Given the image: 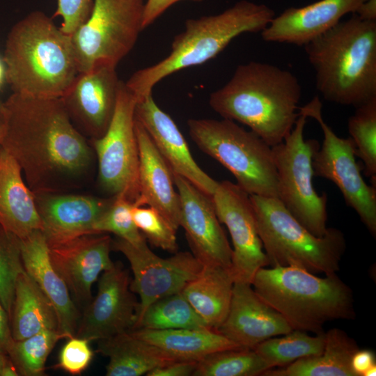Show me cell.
I'll return each mask as SVG.
<instances>
[{
	"label": "cell",
	"instance_id": "1",
	"mask_svg": "<svg viewBox=\"0 0 376 376\" xmlns=\"http://www.w3.org/2000/svg\"><path fill=\"white\" fill-rule=\"evenodd\" d=\"M6 127L0 146L19 166L33 193L81 187L95 152L74 125L61 97L13 93L3 102Z\"/></svg>",
	"mask_w": 376,
	"mask_h": 376
},
{
	"label": "cell",
	"instance_id": "2",
	"mask_svg": "<svg viewBox=\"0 0 376 376\" xmlns=\"http://www.w3.org/2000/svg\"><path fill=\"white\" fill-rule=\"evenodd\" d=\"M301 86L290 71L258 61L239 65L229 81L212 92L211 108L240 123L272 147L283 141L299 116Z\"/></svg>",
	"mask_w": 376,
	"mask_h": 376
},
{
	"label": "cell",
	"instance_id": "3",
	"mask_svg": "<svg viewBox=\"0 0 376 376\" xmlns=\"http://www.w3.org/2000/svg\"><path fill=\"white\" fill-rule=\"evenodd\" d=\"M304 46L324 100L356 108L376 98V21L353 14Z\"/></svg>",
	"mask_w": 376,
	"mask_h": 376
},
{
	"label": "cell",
	"instance_id": "4",
	"mask_svg": "<svg viewBox=\"0 0 376 376\" xmlns=\"http://www.w3.org/2000/svg\"><path fill=\"white\" fill-rule=\"evenodd\" d=\"M3 62L13 93L34 97H62L79 74L70 36L38 10L10 31Z\"/></svg>",
	"mask_w": 376,
	"mask_h": 376
},
{
	"label": "cell",
	"instance_id": "5",
	"mask_svg": "<svg viewBox=\"0 0 376 376\" xmlns=\"http://www.w3.org/2000/svg\"><path fill=\"white\" fill-rule=\"evenodd\" d=\"M275 16L265 4L242 0L220 13L188 19L185 30L175 36L169 54L134 72L125 85L137 99L149 95L165 77L211 60L240 34L261 32Z\"/></svg>",
	"mask_w": 376,
	"mask_h": 376
},
{
	"label": "cell",
	"instance_id": "6",
	"mask_svg": "<svg viewBox=\"0 0 376 376\" xmlns=\"http://www.w3.org/2000/svg\"><path fill=\"white\" fill-rule=\"evenodd\" d=\"M251 285L292 329L319 334L327 322L355 318L352 291L336 273L321 278L296 267H263Z\"/></svg>",
	"mask_w": 376,
	"mask_h": 376
},
{
	"label": "cell",
	"instance_id": "7",
	"mask_svg": "<svg viewBox=\"0 0 376 376\" xmlns=\"http://www.w3.org/2000/svg\"><path fill=\"white\" fill-rule=\"evenodd\" d=\"M258 235L272 267H296L308 272L336 273L345 251L341 230L328 228L322 237L313 235L278 198L250 195Z\"/></svg>",
	"mask_w": 376,
	"mask_h": 376
},
{
	"label": "cell",
	"instance_id": "8",
	"mask_svg": "<svg viewBox=\"0 0 376 376\" xmlns=\"http://www.w3.org/2000/svg\"><path fill=\"white\" fill-rule=\"evenodd\" d=\"M187 126L199 149L226 167L244 191L278 198L272 147L258 135L226 118H191Z\"/></svg>",
	"mask_w": 376,
	"mask_h": 376
},
{
	"label": "cell",
	"instance_id": "9",
	"mask_svg": "<svg viewBox=\"0 0 376 376\" xmlns=\"http://www.w3.org/2000/svg\"><path fill=\"white\" fill-rule=\"evenodd\" d=\"M307 117L300 114L283 141L272 147L277 173L278 198L290 214L317 237L327 231V195H319L313 178V157L320 146L314 139L305 140Z\"/></svg>",
	"mask_w": 376,
	"mask_h": 376
},
{
	"label": "cell",
	"instance_id": "10",
	"mask_svg": "<svg viewBox=\"0 0 376 376\" xmlns=\"http://www.w3.org/2000/svg\"><path fill=\"white\" fill-rule=\"evenodd\" d=\"M143 0H94L86 21L72 35L79 73L98 64L117 66L141 31Z\"/></svg>",
	"mask_w": 376,
	"mask_h": 376
},
{
	"label": "cell",
	"instance_id": "11",
	"mask_svg": "<svg viewBox=\"0 0 376 376\" xmlns=\"http://www.w3.org/2000/svg\"><path fill=\"white\" fill-rule=\"evenodd\" d=\"M137 98L120 81L115 111L106 132L92 139L98 183L111 196H124L135 205L139 197V147L135 131Z\"/></svg>",
	"mask_w": 376,
	"mask_h": 376
},
{
	"label": "cell",
	"instance_id": "12",
	"mask_svg": "<svg viewBox=\"0 0 376 376\" xmlns=\"http://www.w3.org/2000/svg\"><path fill=\"white\" fill-rule=\"evenodd\" d=\"M318 96L299 108V113L313 118L323 134L322 146L313 157L314 176L327 179L340 191L345 202L355 210L373 235L376 234V187L368 185L361 173L352 139L336 135L324 121Z\"/></svg>",
	"mask_w": 376,
	"mask_h": 376
},
{
	"label": "cell",
	"instance_id": "13",
	"mask_svg": "<svg viewBox=\"0 0 376 376\" xmlns=\"http://www.w3.org/2000/svg\"><path fill=\"white\" fill-rule=\"evenodd\" d=\"M111 247L122 253L130 263L134 275L130 289L140 297L136 322L152 302L182 291L203 266L187 251H178L169 258H162L155 254L147 243L134 246L116 237L112 240Z\"/></svg>",
	"mask_w": 376,
	"mask_h": 376
},
{
	"label": "cell",
	"instance_id": "14",
	"mask_svg": "<svg viewBox=\"0 0 376 376\" xmlns=\"http://www.w3.org/2000/svg\"><path fill=\"white\" fill-rule=\"evenodd\" d=\"M212 197L217 217L231 237L235 282L251 284L257 271L269 265V261L258 235L250 195L236 183L224 180L219 182Z\"/></svg>",
	"mask_w": 376,
	"mask_h": 376
},
{
	"label": "cell",
	"instance_id": "15",
	"mask_svg": "<svg viewBox=\"0 0 376 376\" xmlns=\"http://www.w3.org/2000/svg\"><path fill=\"white\" fill-rule=\"evenodd\" d=\"M130 283L129 270L119 262L104 271L96 296L84 308L75 336L97 341L133 330L139 301Z\"/></svg>",
	"mask_w": 376,
	"mask_h": 376
},
{
	"label": "cell",
	"instance_id": "16",
	"mask_svg": "<svg viewBox=\"0 0 376 376\" xmlns=\"http://www.w3.org/2000/svg\"><path fill=\"white\" fill-rule=\"evenodd\" d=\"M180 198V221L192 251L203 265L231 267L232 248L217 217L212 196L173 173Z\"/></svg>",
	"mask_w": 376,
	"mask_h": 376
},
{
	"label": "cell",
	"instance_id": "17",
	"mask_svg": "<svg viewBox=\"0 0 376 376\" xmlns=\"http://www.w3.org/2000/svg\"><path fill=\"white\" fill-rule=\"evenodd\" d=\"M116 68L98 64L79 72L61 97L74 125L92 139L103 136L112 119L120 81Z\"/></svg>",
	"mask_w": 376,
	"mask_h": 376
},
{
	"label": "cell",
	"instance_id": "18",
	"mask_svg": "<svg viewBox=\"0 0 376 376\" xmlns=\"http://www.w3.org/2000/svg\"><path fill=\"white\" fill-rule=\"evenodd\" d=\"M112 240L106 233H93L48 246L53 267L72 299L84 308L92 299L91 288L99 275L114 264L110 258Z\"/></svg>",
	"mask_w": 376,
	"mask_h": 376
},
{
	"label": "cell",
	"instance_id": "19",
	"mask_svg": "<svg viewBox=\"0 0 376 376\" xmlns=\"http://www.w3.org/2000/svg\"><path fill=\"white\" fill-rule=\"evenodd\" d=\"M33 195L48 246L95 233V223L114 198L66 192Z\"/></svg>",
	"mask_w": 376,
	"mask_h": 376
},
{
	"label": "cell",
	"instance_id": "20",
	"mask_svg": "<svg viewBox=\"0 0 376 376\" xmlns=\"http://www.w3.org/2000/svg\"><path fill=\"white\" fill-rule=\"evenodd\" d=\"M135 117L145 128L171 171L184 177L205 194L212 196L219 182L207 175L195 162L177 125L158 107L152 93L137 99Z\"/></svg>",
	"mask_w": 376,
	"mask_h": 376
},
{
	"label": "cell",
	"instance_id": "21",
	"mask_svg": "<svg viewBox=\"0 0 376 376\" xmlns=\"http://www.w3.org/2000/svg\"><path fill=\"white\" fill-rule=\"evenodd\" d=\"M292 329L285 318L262 300L251 284L235 282L227 315L217 331L243 348L253 349Z\"/></svg>",
	"mask_w": 376,
	"mask_h": 376
},
{
	"label": "cell",
	"instance_id": "22",
	"mask_svg": "<svg viewBox=\"0 0 376 376\" xmlns=\"http://www.w3.org/2000/svg\"><path fill=\"white\" fill-rule=\"evenodd\" d=\"M365 0H320L303 7H290L275 16L261 33L269 42L304 45L326 32Z\"/></svg>",
	"mask_w": 376,
	"mask_h": 376
},
{
	"label": "cell",
	"instance_id": "23",
	"mask_svg": "<svg viewBox=\"0 0 376 376\" xmlns=\"http://www.w3.org/2000/svg\"><path fill=\"white\" fill-rule=\"evenodd\" d=\"M135 131L139 157V197L134 205H148L156 209L178 230L180 205L172 171L136 117Z\"/></svg>",
	"mask_w": 376,
	"mask_h": 376
},
{
	"label": "cell",
	"instance_id": "24",
	"mask_svg": "<svg viewBox=\"0 0 376 376\" xmlns=\"http://www.w3.org/2000/svg\"><path fill=\"white\" fill-rule=\"evenodd\" d=\"M20 240L24 270L54 305L58 331L65 338L75 336L81 314L65 283L52 264L43 233L36 230Z\"/></svg>",
	"mask_w": 376,
	"mask_h": 376
},
{
	"label": "cell",
	"instance_id": "25",
	"mask_svg": "<svg viewBox=\"0 0 376 376\" xmlns=\"http://www.w3.org/2000/svg\"><path fill=\"white\" fill-rule=\"evenodd\" d=\"M0 225L19 239L42 228L33 193L17 162L1 146Z\"/></svg>",
	"mask_w": 376,
	"mask_h": 376
},
{
	"label": "cell",
	"instance_id": "26",
	"mask_svg": "<svg viewBox=\"0 0 376 376\" xmlns=\"http://www.w3.org/2000/svg\"><path fill=\"white\" fill-rule=\"evenodd\" d=\"M234 283L230 267L203 265L182 292L206 324L217 330L228 312Z\"/></svg>",
	"mask_w": 376,
	"mask_h": 376
},
{
	"label": "cell",
	"instance_id": "27",
	"mask_svg": "<svg viewBox=\"0 0 376 376\" xmlns=\"http://www.w3.org/2000/svg\"><path fill=\"white\" fill-rule=\"evenodd\" d=\"M132 331L175 361H198L211 353L240 347L211 328Z\"/></svg>",
	"mask_w": 376,
	"mask_h": 376
},
{
	"label": "cell",
	"instance_id": "28",
	"mask_svg": "<svg viewBox=\"0 0 376 376\" xmlns=\"http://www.w3.org/2000/svg\"><path fill=\"white\" fill-rule=\"evenodd\" d=\"M97 351L109 359L107 376H140L175 360L132 331L97 340Z\"/></svg>",
	"mask_w": 376,
	"mask_h": 376
},
{
	"label": "cell",
	"instance_id": "29",
	"mask_svg": "<svg viewBox=\"0 0 376 376\" xmlns=\"http://www.w3.org/2000/svg\"><path fill=\"white\" fill-rule=\"evenodd\" d=\"M325 345L318 355L297 360L282 368H271L263 376H357L352 359L359 349L344 331L333 328L325 332Z\"/></svg>",
	"mask_w": 376,
	"mask_h": 376
},
{
	"label": "cell",
	"instance_id": "30",
	"mask_svg": "<svg viewBox=\"0 0 376 376\" xmlns=\"http://www.w3.org/2000/svg\"><path fill=\"white\" fill-rule=\"evenodd\" d=\"M10 327L15 340L25 339L44 330H58L54 305L25 271L16 281Z\"/></svg>",
	"mask_w": 376,
	"mask_h": 376
},
{
	"label": "cell",
	"instance_id": "31",
	"mask_svg": "<svg viewBox=\"0 0 376 376\" xmlns=\"http://www.w3.org/2000/svg\"><path fill=\"white\" fill-rule=\"evenodd\" d=\"M201 328L210 327L180 291L163 297L150 304L138 319L134 329Z\"/></svg>",
	"mask_w": 376,
	"mask_h": 376
},
{
	"label": "cell",
	"instance_id": "32",
	"mask_svg": "<svg viewBox=\"0 0 376 376\" xmlns=\"http://www.w3.org/2000/svg\"><path fill=\"white\" fill-rule=\"evenodd\" d=\"M325 341V332L312 336L305 331L292 329L283 337H272L263 341L253 350L271 369L285 367L297 360L321 354Z\"/></svg>",
	"mask_w": 376,
	"mask_h": 376
},
{
	"label": "cell",
	"instance_id": "33",
	"mask_svg": "<svg viewBox=\"0 0 376 376\" xmlns=\"http://www.w3.org/2000/svg\"><path fill=\"white\" fill-rule=\"evenodd\" d=\"M270 369L253 350L233 348L211 353L198 361L194 376H257Z\"/></svg>",
	"mask_w": 376,
	"mask_h": 376
},
{
	"label": "cell",
	"instance_id": "34",
	"mask_svg": "<svg viewBox=\"0 0 376 376\" xmlns=\"http://www.w3.org/2000/svg\"><path fill=\"white\" fill-rule=\"evenodd\" d=\"M65 337L58 330H44L30 337L13 342L8 355L18 375L42 376L46 361L56 343Z\"/></svg>",
	"mask_w": 376,
	"mask_h": 376
},
{
	"label": "cell",
	"instance_id": "35",
	"mask_svg": "<svg viewBox=\"0 0 376 376\" xmlns=\"http://www.w3.org/2000/svg\"><path fill=\"white\" fill-rule=\"evenodd\" d=\"M348 132L352 139L356 156L363 162L365 174L376 185V98L356 107L350 117Z\"/></svg>",
	"mask_w": 376,
	"mask_h": 376
},
{
	"label": "cell",
	"instance_id": "36",
	"mask_svg": "<svg viewBox=\"0 0 376 376\" xmlns=\"http://www.w3.org/2000/svg\"><path fill=\"white\" fill-rule=\"evenodd\" d=\"M24 271L21 240L0 225V300L10 322L16 281Z\"/></svg>",
	"mask_w": 376,
	"mask_h": 376
},
{
	"label": "cell",
	"instance_id": "37",
	"mask_svg": "<svg viewBox=\"0 0 376 376\" xmlns=\"http://www.w3.org/2000/svg\"><path fill=\"white\" fill-rule=\"evenodd\" d=\"M132 206L133 203L124 196H114L111 204L95 223V233H112L134 246L146 244L145 237L134 222Z\"/></svg>",
	"mask_w": 376,
	"mask_h": 376
},
{
	"label": "cell",
	"instance_id": "38",
	"mask_svg": "<svg viewBox=\"0 0 376 376\" xmlns=\"http://www.w3.org/2000/svg\"><path fill=\"white\" fill-rule=\"evenodd\" d=\"M131 212L137 228L152 246L172 253L178 252L177 230L161 213L150 206L134 205Z\"/></svg>",
	"mask_w": 376,
	"mask_h": 376
},
{
	"label": "cell",
	"instance_id": "39",
	"mask_svg": "<svg viewBox=\"0 0 376 376\" xmlns=\"http://www.w3.org/2000/svg\"><path fill=\"white\" fill-rule=\"evenodd\" d=\"M89 340L77 336L68 338L61 350L58 361L54 366L72 375H80L91 363L93 351Z\"/></svg>",
	"mask_w": 376,
	"mask_h": 376
},
{
	"label": "cell",
	"instance_id": "40",
	"mask_svg": "<svg viewBox=\"0 0 376 376\" xmlns=\"http://www.w3.org/2000/svg\"><path fill=\"white\" fill-rule=\"evenodd\" d=\"M94 0H58L54 16L62 18L61 29L72 35L90 16Z\"/></svg>",
	"mask_w": 376,
	"mask_h": 376
},
{
	"label": "cell",
	"instance_id": "41",
	"mask_svg": "<svg viewBox=\"0 0 376 376\" xmlns=\"http://www.w3.org/2000/svg\"><path fill=\"white\" fill-rule=\"evenodd\" d=\"M181 1L202 2L204 0H147L144 3L142 27L143 29L150 26L170 6Z\"/></svg>",
	"mask_w": 376,
	"mask_h": 376
},
{
	"label": "cell",
	"instance_id": "42",
	"mask_svg": "<svg viewBox=\"0 0 376 376\" xmlns=\"http://www.w3.org/2000/svg\"><path fill=\"white\" fill-rule=\"evenodd\" d=\"M197 365L196 361H175L157 367L147 376H190L193 375Z\"/></svg>",
	"mask_w": 376,
	"mask_h": 376
},
{
	"label": "cell",
	"instance_id": "43",
	"mask_svg": "<svg viewBox=\"0 0 376 376\" xmlns=\"http://www.w3.org/2000/svg\"><path fill=\"white\" fill-rule=\"evenodd\" d=\"M375 366V356L371 350L359 349L352 357V367L357 376H364Z\"/></svg>",
	"mask_w": 376,
	"mask_h": 376
},
{
	"label": "cell",
	"instance_id": "44",
	"mask_svg": "<svg viewBox=\"0 0 376 376\" xmlns=\"http://www.w3.org/2000/svg\"><path fill=\"white\" fill-rule=\"evenodd\" d=\"M14 341L8 313L0 300V353L7 354Z\"/></svg>",
	"mask_w": 376,
	"mask_h": 376
},
{
	"label": "cell",
	"instance_id": "45",
	"mask_svg": "<svg viewBox=\"0 0 376 376\" xmlns=\"http://www.w3.org/2000/svg\"><path fill=\"white\" fill-rule=\"evenodd\" d=\"M367 21H376V0H365L354 13Z\"/></svg>",
	"mask_w": 376,
	"mask_h": 376
},
{
	"label": "cell",
	"instance_id": "46",
	"mask_svg": "<svg viewBox=\"0 0 376 376\" xmlns=\"http://www.w3.org/2000/svg\"><path fill=\"white\" fill-rule=\"evenodd\" d=\"M18 373L7 354L0 353V376H17Z\"/></svg>",
	"mask_w": 376,
	"mask_h": 376
},
{
	"label": "cell",
	"instance_id": "47",
	"mask_svg": "<svg viewBox=\"0 0 376 376\" xmlns=\"http://www.w3.org/2000/svg\"><path fill=\"white\" fill-rule=\"evenodd\" d=\"M6 127V116L3 103L0 102V144L4 135Z\"/></svg>",
	"mask_w": 376,
	"mask_h": 376
},
{
	"label": "cell",
	"instance_id": "48",
	"mask_svg": "<svg viewBox=\"0 0 376 376\" xmlns=\"http://www.w3.org/2000/svg\"><path fill=\"white\" fill-rule=\"evenodd\" d=\"M5 78V67L0 60V86H1ZM6 79V78H5Z\"/></svg>",
	"mask_w": 376,
	"mask_h": 376
},
{
	"label": "cell",
	"instance_id": "49",
	"mask_svg": "<svg viewBox=\"0 0 376 376\" xmlns=\"http://www.w3.org/2000/svg\"><path fill=\"white\" fill-rule=\"evenodd\" d=\"M376 366L372 367L370 369H369L364 375V376H373L375 375L376 374Z\"/></svg>",
	"mask_w": 376,
	"mask_h": 376
}]
</instances>
